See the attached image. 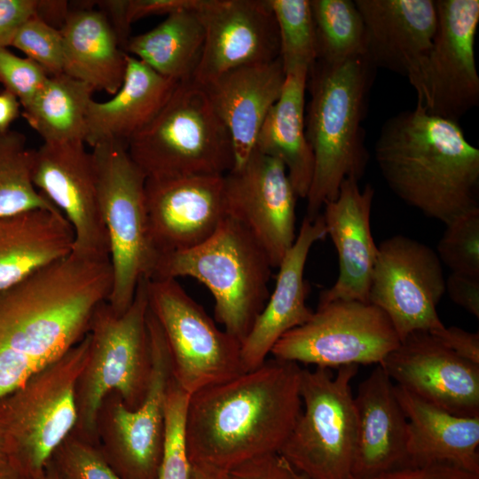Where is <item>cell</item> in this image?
Masks as SVG:
<instances>
[{
	"instance_id": "11a10c76",
	"label": "cell",
	"mask_w": 479,
	"mask_h": 479,
	"mask_svg": "<svg viewBox=\"0 0 479 479\" xmlns=\"http://www.w3.org/2000/svg\"><path fill=\"white\" fill-rule=\"evenodd\" d=\"M297 479H308L306 476L296 472Z\"/></svg>"
},
{
	"instance_id": "5b68a950",
	"label": "cell",
	"mask_w": 479,
	"mask_h": 479,
	"mask_svg": "<svg viewBox=\"0 0 479 479\" xmlns=\"http://www.w3.org/2000/svg\"><path fill=\"white\" fill-rule=\"evenodd\" d=\"M273 267L248 230L227 216L203 244L160 256L153 279L192 277L210 291L215 318L240 343L264 308Z\"/></svg>"
},
{
	"instance_id": "2e32d148",
	"label": "cell",
	"mask_w": 479,
	"mask_h": 479,
	"mask_svg": "<svg viewBox=\"0 0 479 479\" xmlns=\"http://www.w3.org/2000/svg\"><path fill=\"white\" fill-rule=\"evenodd\" d=\"M227 216L253 235L274 268L295 238L297 195L284 164L256 151L224 176Z\"/></svg>"
},
{
	"instance_id": "7402d4cb",
	"label": "cell",
	"mask_w": 479,
	"mask_h": 479,
	"mask_svg": "<svg viewBox=\"0 0 479 479\" xmlns=\"http://www.w3.org/2000/svg\"><path fill=\"white\" fill-rule=\"evenodd\" d=\"M365 32V55L376 68L416 75L437 26L436 1L355 0Z\"/></svg>"
},
{
	"instance_id": "5bb4252c",
	"label": "cell",
	"mask_w": 479,
	"mask_h": 479,
	"mask_svg": "<svg viewBox=\"0 0 479 479\" xmlns=\"http://www.w3.org/2000/svg\"><path fill=\"white\" fill-rule=\"evenodd\" d=\"M437 26L429 51L410 81L427 113L455 121L479 104L475 39L478 0H436Z\"/></svg>"
},
{
	"instance_id": "30bf717a",
	"label": "cell",
	"mask_w": 479,
	"mask_h": 479,
	"mask_svg": "<svg viewBox=\"0 0 479 479\" xmlns=\"http://www.w3.org/2000/svg\"><path fill=\"white\" fill-rule=\"evenodd\" d=\"M356 365L302 369L301 412L279 454L308 479H353L357 419L350 381Z\"/></svg>"
},
{
	"instance_id": "d590c367",
	"label": "cell",
	"mask_w": 479,
	"mask_h": 479,
	"mask_svg": "<svg viewBox=\"0 0 479 479\" xmlns=\"http://www.w3.org/2000/svg\"><path fill=\"white\" fill-rule=\"evenodd\" d=\"M190 395L172 378L164 407V436L156 479H189L191 462L186 444V413Z\"/></svg>"
},
{
	"instance_id": "db71d44e",
	"label": "cell",
	"mask_w": 479,
	"mask_h": 479,
	"mask_svg": "<svg viewBox=\"0 0 479 479\" xmlns=\"http://www.w3.org/2000/svg\"><path fill=\"white\" fill-rule=\"evenodd\" d=\"M7 457L6 448L4 444V438L0 433V460Z\"/></svg>"
},
{
	"instance_id": "1f68e13d",
	"label": "cell",
	"mask_w": 479,
	"mask_h": 479,
	"mask_svg": "<svg viewBox=\"0 0 479 479\" xmlns=\"http://www.w3.org/2000/svg\"><path fill=\"white\" fill-rule=\"evenodd\" d=\"M93 91L64 73L49 76L41 90L22 107L21 114L43 142L84 141Z\"/></svg>"
},
{
	"instance_id": "484cf974",
	"label": "cell",
	"mask_w": 479,
	"mask_h": 479,
	"mask_svg": "<svg viewBox=\"0 0 479 479\" xmlns=\"http://www.w3.org/2000/svg\"><path fill=\"white\" fill-rule=\"evenodd\" d=\"M407 420L408 466L447 463L479 475V417L453 415L395 385Z\"/></svg>"
},
{
	"instance_id": "e0dca14e",
	"label": "cell",
	"mask_w": 479,
	"mask_h": 479,
	"mask_svg": "<svg viewBox=\"0 0 479 479\" xmlns=\"http://www.w3.org/2000/svg\"><path fill=\"white\" fill-rule=\"evenodd\" d=\"M82 140L43 144L33 150L32 181L67 218L74 232L72 253L109 259L90 152Z\"/></svg>"
},
{
	"instance_id": "9a60e30c",
	"label": "cell",
	"mask_w": 479,
	"mask_h": 479,
	"mask_svg": "<svg viewBox=\"0 0 479 479\" xmlns=\"http://www.w3.org/2000/svg\"><path fill=\"white\" fill-rule=\"evenodd\" d=\"M444 293L442 263L430 247L401 234L379 244L368 302L385 312L400 342L444 326L436 312Z\"/></svg>"
},
{
	"instance_id": "ee69618b",
	"label": "cell",
	"mask_w": 479,
	"mask_h": 479,
	"mask_svg": "<svg viewBox=\"0 0 479 479\" xmlns=\"http://www.w3.org/2000/svg\"><path fill=\"white\" fill-rule=\"evenodd\" d=\"M208 0H127L126 19L130 26L136 20L151 15H169L184 10L200 12Z\"/></svg>"
},
{
	"instance_id": "f1b7e54d",
	"label": "cell",
	"mask_w": 479,
	"mask_h": 479,
	"mask_svg": "<svg viewBox=\"0 0 479 479\" xmlns=\"http://www.w3.org/2000/svg\"><path fill=\"white\" fill-rule=\"evenodd\" d=\"M60 32L63 73L94 90L114 95L124 79L127 53L106 15L90 8L70 11Z\"/></svg>"
},
{
	"instance_id": "9c48e42d",
	"label": "cell",
	"mask_w": 479,
	"mask_h": 479,
	"mask_svg": "<svg viewBox=\"0 0 479 479\" xmlns=\"http://www.w3.org/2000/svg\"><path fill=\"white\" fill-rule=\"evenodd\" d=\"M88 334L63 357L0 399L7 456L37 478L77 420L75 388L89 356Z\"/></svg>"
},
{
	"instance_id": "ab89813d",
	"label": "cell",
	"mask_w": 479,
	"mask_h": 479,
	"mask_svg": "<svg viewBox=\"0 0 479 479\" xmlns=\"http://www.w3.org/2000/svg\"><path fill=\"white\" fill-rule=\"evenodd\" d=\"M49 76L30 59L19 57L7 48H0V82L4 90L18 98L22 107L35 97Z\"/></svg>"
},
{
	"instance_id": "ffe728a7",
	"label": "cell",
	"mask_w": 479,
	"mask_h": 479,
	"mask_svg": "<svg viewBox=\"0 0 479 479\" xmlns=\"http://www.w3.org/2000/svg\"><path fill=\"white\" fill-rule=\"evenodd\" d=\"M380 365L391 381L459 417H479V364L466 360L434 335H407Z\"/></svg>"
},
{
	"instance_id": "836d02e7",
	"label": "cell",
	"mask_w": 479,
	"mask_h": 479,
	"mask_svg": "<svg viewBox=\"0 0 479 479\" xmlns=\"http://www.w3.org/2000/svg\"><path fill=\"white\" fill-rule=\"evenodd\" d=\"M32 156L22 133H0V217L36 208L58 209L33 184Z\"/></svg>"
},
{
	"instance_id": "e575fe53",
	"label": "cell",
	"mask_w": 479,
	"mask_h": 479,
	"mask_svg": "<svg viewBox=\"0 0 479 479\" xmlns=\"http://www.w3.org/2000/svg\"><path fill=\"white\" fill-rule=\"evenodd\" d=\"M279 38V59L285 74L317 60V39L310 0H269Z\"/></svg>"
},
{
	"instance_id": "816d5d0a",
	"label": "cell",
	"mask_w": 479,
	"mask_h": 479,
	"mask_svg": "<svg viewBox=\"0 0 479 479\" xmlns=\"http://www.w3.org/2000/svg\"><path fill=\"white\" fill-rule=\"evenodd\" d=\"M189 479H230L229 472L204 465L191 464Z\"/></svg>"
},
{
	"instance_id": "f907efd6",
	"label": "cell",
	"mask_w": 479,
	"mask_h": 479,
	"mask_svg": "<svg viewBox=\"0 0 479 479\" xmlns=\"http://www.w3.org/2000/svg\"><path fill=\"white\" fill-rule=\"evenodd\" d=\"M0 479H36L10 457L0 460Z\"/></svg>"
},
{
	"instance_id": "7dc6e473",
	"label": "cell",
	"mask_w": 479,
	"mask_h": 479,
	"mask_svg": "<svg viewBox=\"0 0 479 479\" xmlns=\"http://www.w3.org/2000/svg\"><path fill=\"white\" fill-rule=\"evenodd\" d=\"M98 3H99L98 4L100 6V11L106 15L113 27L120 45L126 50L130 27L126 19L127 0H108Z\"/></svg>"
},
{
	"instance_id": "4316f807",
	"label": "cell",
	"mask_w": 479,
	"mask_h": 479,
	"mask_svg": "<svg viewBox=\"0 0 479 479\" xmlns=\"http://www.w3.org/2000/svg\"><path fill=\"white\" fill-rule=\"evenodd\" d=\"M122 86L109 100H91L86 115L84 142L126 144L145 128L165 105L179 82L156 73L127 53Z\"/></svg>"
},
{
	"instance_id": "d4e9b609",
	"label": "cell",
	"mask_w": 479,
	"mask_h": 479,
	"mask_svg": "<svg viewBox=\"0 0 479 479\" xmlns=\"http://www.w3.org/2000/svg\"><path fill=\"white\" fill-rule=\"evenodd\" d=\"M395 385L377 365L358 386L353 479H365L408 466L407 420Z\"/></svg>"
},
{
	"instance_id": "277c9868",
	"label": "cell",
	"mask_w": 479,
	"mask_h": 479,
	"mask_svg": "<svg viewBox=\"0 0 479 479\" xmlns=\"http://www.w3.org/2000/svg\"><path fill=\"white\" fill-rule=\"evenodd\" d=\"M376 70L362 55L338 63L317 59L309 71L305 133L314 170L306 216L312 220L345 179L359 181L365 174L369 154L362 122Z\"/></svg>"
},
{
	"instance_id": "bcb514c9",
	"label": "cell",
	"mask_w": 479,
	"mask_h": 479,
	"mask_svg": "<svg viewBox=\"0 0 479 479\" xmlns=\"http://www.w3.org/2000/svg\"><path fill=\"white\" fill-rule=\"evenodd\" d=\"M444 346L459 357L479 364V334L471 333L457 326L446 327L429 333Z\"/></svg>"
},
{
	"instance_id": "f546056e",
	"label": "cell",
	"mask_w": 479,
	"mask_h": 479,
	"mask_svg": "<svg viewBox=\"0 0 479 479\" xmlns=\"http://www.w3.org/2000/svg\"><path fill=\"white\" fill-rule=\"evenodd\" d=\"M309 70L286 74L282 92L258 133L255 151L275 158L286 167L298 198L306 199L314 158L305 133V90Z\"/></svg>"
},
{
	"instance_id": "f5cc1de1",
	"label": "cell",
	"mask_w": 479,
	"mask_h": 479,
	"mask_svg": "<svg viewBox=\"0 0 479 479\" xmlns=\"http://www.w3.org/2000/svg\"><path fill=\"white\" fill-rule=\"evenodd\" d=\"M36 479H59L51 460Z\"/></svg>"
},
{
	"instance_id": "603a6c76",
	"label": "cell",
	"mask_w": 479,
	"mask_h": 479,
	"mask_svg": "<svg viewBox=\"0 0 479 479\" xmlns=\"http://www.w3.org/2000/svg\"><path fill=\"white\" fill-rule=\"evenodd\" d=\"M326 236L322 215L313 220L305 216L292 247L278 267L276 284L264 308L241 342L245 372L260 366L286 333L311 318L314 311L306 305L309 287L304 269L310 248Z\"/></svg>"
},
{
	"instance_id": "8d00e7d4",
	"label": "cell",
	"mask_w": 479,
	"mask_h": 479,
	"mask_svg": "<svg viewBox=\"0 0 479 479\" xmlns=\"http://www.w3.org/2000/svg\"><path fill=\"white\" fill-rule=\"evenodd\" d=\"M437 244V255L452 272L479 277V210L448 223Z\"/></svg>"
},
{
	"instance_id": "4fadbf2b",
	"label": "cell",
	"mask_w": 479,
	"mask_h": 479,
	"mask_svg": "<svg viewBox=\"0 0 479 479\" xmlns=\"http://www.w3.org/2000/svg\"><path fill=\"white\" fill-rule=\"evenodd\" d=\"M400 343L379 307L354 300L318 304L311 318L286 333L273 346V357L331 368L380 365Z\"/></svg>"
},
{
	"instance_id": "60d3db41",
	"label": "cell",
	"mask_w": 479,
	"mask_h": 479,
	"mask_svg": "<svg viewBox=\"0 0 479 479\" xmlns=\"http://www.w3.org/2000/svg\"><path fill=\"white\" fill-rule=\"evenodd\" d=\"M230 479H297L296 471L279 453L246 461L229 471Z\"/></svg>"
},
{
	"instance_id": "b9f144b4",
	"label": "cell",
	"mask_w": 479,
	"mask_h": 479,
	"mask_svg": "<svg viewBox=\"0 0 479 479\" xmlns=\"http://www.w3.org/2000/svg\"><path fill=\"white\" fill-rule=\"evenodd\" d=\"M37 0H0V48L11 46L20 28L36 14Z\"/></svg>"
},
{
	"instance_id": "ac0fdd59",
	"label": "cell",
	"mask_w": 479,
	"mask_h": 479,
	"mask_svg": "<svg viewBox=\"0 0 479 479\" xmlns=\"http://www.w3.org/2000/svg\"><path fill=\"white\" fill-rule=\"evenodd\" d=\"M224 176L146 178L145 203L157 259L192 249L219 230L228 216Z\"/></svg>"
},
{
	"instance_id": "74e56055",
	"label": "cell",
	"mask_w": 479,
	"mask_h": 479,
	"mask_svg": "<svg viewBox=\"0 0 479 479\" xmlns=\"http://www.w3.org/2000/svg\"><path fill=\"white\" fill-rule=\"evenodd\" d=\"M59 479H122L98 444L71 433L50 459Z\"/></svg>"
},
{
	"instance_id": "f6af8a7d",
	"label": "cell",
	"mask_w": 479,
	"mask_h": 479,
	"mask_svg": "<svg viewBox=\"0 0 479 479\" xmlns=\"http://www.w3.org/2000/svg\"><path fill=\"white\" fill-rule=\"evenodd\" d=\"M445 292L454 303L479 318V277L452 272L445 279Z\"/></svg>"
},
{
	"instance_id": "ba28073f",
	"label": "cell",
	"mask_w": 479,
	"mask_h": 479,
	"mask_svg": "<svg viewBox=\"0 0 479 479\" xmlns=\"http://www.w3.org/2000/svg\"><path fill=\"white\" fill-rule=\"evenodd\" d=\"M90 148L113 274L106 302L121 315L131 304L140 280L152 277L157 260L145 203L146 177L130 158L126 144L106 141Z\"/></svg>"
},
{
	"instance_id": "83f0119b",
	"label": "cell",
	"mask_w": 479,
	"mask_h": 479,
	"mask_svg": "<svg viewBox=\"0 0 479 479\" xmlns=\"http://www.w3.org/2000/svg\"><path fill=\"white\" fill-rule=\"evenodd\" d=\"M73 229L59 209L0 217V291L72 253Z\"/></svg>"
},
{
	"instance_id": "c3c4849f",
	"label": "cell",
	"mask_w": 479,
	"mask_h": 479,
	"mask_svg": "<svg viewBox=\"0 0 479 479\" xmlns=\"http://www.w3.org/2000/svg\"><path fill=\"white\" fill-rule=\"evenodd\" d=\"M69 12L67 1L37 0L35 16L57 29H61Z\"/></svg>"
},
{
	"instance_id": "6da1fadb",
	"label": "cell",
	"mask_w": 479,
	"mask_h": 479,
	"mask_svg": "<svg viewBox=\"0 0 479 479\" xmlns=\"http://www.w3.org/2000/svg\"><path fill=\"white\" fill-rule=\"evenodd\" d=\"M112 281L109 259L71 253L0 291V399L88 334Z\"/></svg>"
},
{
	"instance_id": "7a4b0ae2",
	"label": "cell",
	"mask_w": 479,
	"mask_h": 479,
	"mask_svg": "<svg viewBox=\"0 0 479 479\" xmlns=\"http://www.w3.org/2000/svg\"><path fill=\"white\" fill-rule=\"evenodd\" d=\"M297 363L267 358L260 366L190 395L186 444L191 464L229 472L279 453L302 410Z\"/></svg>"
},
{
	"instance_id": "681fc988",
	"label": "cell",
	"mask_w": 479,
	"mask_h": 479,
	"mask_svg": "<svg viewBox=\"0 0 479 479\" xmlns=\"http://www.w3.org/2000/svg\"><path fill=\"white\" fill-rule=\"evenodd\" d=\"M21 105L16 96L4 90L0 92V133L10 130L11 124L18 117Z\"/></svg>"
},
{
	"instance_id": "4dcf8cb0",
	"label": "cell",
	"mask_w": 479,
	"mask_h": 479,
	"mask_svg": "<svg viewBox=\"0 0 479 479\" xmlns=\"http://www.w3.org/2000/svg\"><path fill=\"white\" fill-rule=\"evenodd\" d=\"M204 43L199 12H173L153 29L130 37L126 53L159 75L182 82L192 77Z\"/></svg>"
},
{
	"instance_id": "8fae6325",
	"label": "cell",
	"mask_w": 479,
	"mask_h": 479,
	"mask_svg": "<svg viewBox=\"0 0 479 479\" xmlns=\"http://www.w3.org/2000/svg\"><path fill=\"white\" fill-rule=\"evenodd\" d=\"M149 308L169 350L172 375L189 395L245 372L241 343L220 329L173 279H147Z\"/></svg>"
},
{
	"instance_id": "52a82bcc",
	"label": "cell",
	"mask_w": 479,
	"mask_h": 479,
	"mask_svg": "<svg viewBox=\"0 0 479 479\" xmlns=\"http://www.w3.org/2000/svg\"><path fill=\"white\" fill-rule=\"evenodd\" d=\"M146 178L224 176L234 167L227 130L201 85L179 82L156 116L127 143Z\"/></svg>"
},
{
	"instance_id": "8992f818",
	"label": "cell",
	"mask_w": 479,
	"mask_h": 479,
	"mask_svg": "<svg viewBox=\"0 0 479 479\" xmlns=\"http://www.w3.org/2000/svg\"><path fill=\"white\" fill-rule=\"evenodd\" d=\"M148 308L147 279H142L124 313L116 314L105 301L91 318L89 356L75 388L73 433L92 444H98V413L106 395L117 393L131 410L145 397L151 374Z\"/></svg>"
},
{
	"instance_id": "cb8c5ba5",
	"label": "cell",
	"mask_w": 479,
	"mask_h": 479,
	"mask_svg": "<svg viewBox=\"0 0 479 479\" xmlns=\"http://www.w3.org/2000/svg\"><path fill=\"white\" fill-rule=\"evenodd\" d=\"M285 78L279 58L227 71L201 85L229 133L233 168L243 164L254 153L258 133L282 92Z\"/></svg>"
},
{
	"instance_id": "44dd1931",
	"label": "cell",
	"mask_w": 479,
	"mask_h": 479,
	"mask_svg": "<svg viewBox=\"0 0 479 479\" xmlns=\"http://www.w3.org/2000/svg\"><path fill=\"white\" fill-rule=\"evenodd\" d=\"M374 189H361L358 181L345 179L337 197L325 204L322 215L326 235L338 255L339 273L334 284L321 292L318 304L336 300L369 302V289L378 246L371 230Z\"/></svg>"
},
{
	"instance_id": "d6986e66",
	"label": "cell",
	"mask_w": 479,
	"mask_h": 479,
	"mask_svg": "<svg viewBox=\"0 0 479 479\" xmlns=\"http://www.w3.org/2000/svg\"><path fill=\"white\" fill-rule=\"evenodd\" d=\"M199 15L204 43L192 78L200 85L227 71L279 58L269 0H208Z\"/></svg>"
},
{
	"instance_id": "3957f363",
	"label": "cell",
	"mask_w": 479,
	"mask_h": 479,
	"mask_svg": "<svg viewBox=\"0 0 479 479\" xmlns=\"http://www.w3.org/2000/svg\"><path fill=\"white\" fill-rule=\"evenodd\" d=\"M374 156L390 190L428 217L447 224L479 210V150L458 122L416 104L383 123Z\"/></svg>"
},
{
	"instance_id": "d6a6232c",
	"label": "cell",
	"mask_w": 479,
	"mask_h": 479,
	"mask_svg": "<svg viewBox=\"0 0 479 479\" xmlns=\"http://www.w3.org/2000/svg\"><path fill=\"white\" fill-rule=\"evenodd\" d=\"M317 59L338 63L365 52L363 19L351 0H310Z\"/></svg>"
},
{
	"instance_id": "7c38bea8",
	"label": "cell",
	"mask_w": 479,
	"mask_h": 479,
	"mask_svg": "<svg viewBox=\"0 0 479 479\" xmlns=\"http://www.w3.org/2000/svg\"><path fill=\"white\" fill-rule=\"evenodd\" d=\"M146 325L151 374L143 402L131 410L117 393L110 392L103 399L97 419L98 445L122 479H156L161 459L171 359L163 332L150 308Z\"/></svg>"
},
{
	"instance_id": "7bdbcfd3",
	"label": "cell",
	"mask_w": 479,
	"mask_h": 479,
	"mask_svg": "<svg viewBox=\"0 0 479 479\" xmlns=\"http://www.w3.org/2000/svg\"><path fill=\"white\" fill-rule=\"evenodd\" d=\"M365 479H479L474 474L447 463L406 466Z\"/></svg>"
},
{
	"instance_id": "f35d334b",
	"label": "cell",
	"mask_w": 479,
	"mask_h": 479,
	"mask_svg": "<svg viewBox=\"0 0 479 479\" xmlns=\"http://www.w3.org/2000/svg\"><path fill=\"white\" fill-rule=\"evenodd\" d=\"M11 46L24 52L48 75L63 74L64 45L61 32L38 17H32L20 28Z\"/></svg>"
}]
</instances>
